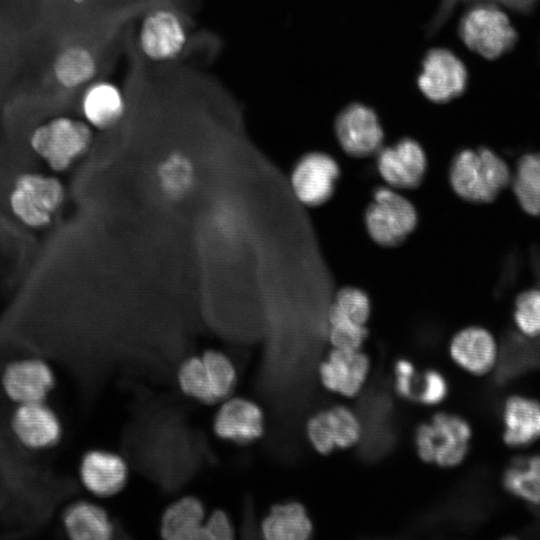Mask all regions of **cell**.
Here are the masks:
<instances>
[{"label":"cell","mask_w":540,"mask_h":540,"mask_svg":"<svg viewBox=\"0 0 540 540\" xmlns=\"http://www.w3.org/2000/svg\"><path fill=\"white\" fill-rule=\"evenodd\" d=\"M512 172L507 162L490 148L463 149L449 167V182L462 199L490 203L511 184Z\"/></svg>","instance_id":"6da1fadb"},{"label":"cell","mask_w":540,"mask_h":540,"mask_svg":"<svg viewBox=\"0 0 540 540\" xmlns=\"http://www.w3.org/2000/svg\"><path fill=\"white\" fill-rule=\"evenodd\" d=\"M473 438L470 422L456 413L438 412L414 434L417 456L425 463L454 468L467 458Z\"/></svg>","instance_id":"7a4b0ae2"},{"label":"cell","mask_w":540,"mask_h":540,"mask_svg":"<svg viewBox=\"0 0 540 540\" xmlns=\"http://www.w3.org/2000/svg\"><path fill=\"white\" fill-rule=\"evenodd\" d=\"M364 222L376 244L391 248L403 243L415 230L418 214L412 202L396 189L382 186L374 190Z\"/></svg>","instance_id":"3957f363"},{"label":"cell","mask_w":540,"mask_h":540,"mask_svg":"<svg viewBox=\"0 0 540 540\" xmlns=\"http://www.w3.org/2000/svg\"><path fill=\"white\" fill-rule=\"evenodd\" d=\"M464 44L476 54L495 59L508 52L517 40L508 15L493 4H478L468 10L460 23Z\"/></svg>","instance_id":"277c9868"},{"label":"cell","mask_w":540,"mask_h":540,"mask_svg":"<svg viewBox=\"0 0 540 540\" xmlns=\"http://www.w3.org/2000/svg\"><path fill=\"white\" fill-rule=\"evenodd\" d=\"M91 140V129L86 123L59 117L33 132L31 146L52 169L63 171L87 150Z\"/></svg>","instance_id":"5b68a950"},{"label":"cell","mask_w":540,"mask_h":540,"mask_svg":"<svg viewBox=\"0 0 540 540\" xmlns=\"http://www.w3.org/2000/svg\"><path fill=\"white\" fill-rule=\"evenodd\" d=\"M138 35L142 53L155 62L174 60L183 52L188 41L182 16L168 6H157L147 12Z\"/></svg>","instance_id":"8992f818"},{"label":"cell","mask_w":540,"mask_h":540,"mask_svg":"<svg viewBox=\"0 0 540 540\" xmlns=\"http://www.w3.org/2000/svg\"><path fill=\"white\" fill-rule=\"evenodd\" d=\"M305 427L310 445L321 455L351 448L359 443L363 434L359 416L345 405H334L314 413Z\"/></svg>","instance_id":"52a82bcc"},{"label":"cell","mask_w":540,"mask_h":540,"mask_svg":"<svg viewBox=\"0 0 540 540\" xmlns=\"http://www.w3.org/2000/svg\"><path fill=\"white\" fill-rule=\"evenodd\" d=\"M63 196L62 185L57 179L25 174L18 178L10 202L14 213L24 223L39 227L50 221Z\"/></svg>","instance_id":"ba28073f"},{"label":"cell","mask_w":540,"mask_h":540,"mask_svg":"<svg viewBox=\"0 0 540 540\" xmlns=\"http://www.w3.org/2000/svg\"><path fill=\"white\" fill-rule=\"evenodd\" d=\"M448 354L462 371L474 377H484L496 370L500 361V346L489 329L470 325L452 336Z\"/></svg>","instance_id":"9c48e42d"},{"label":"cell","mask_w":540,"mask_h":540,"mask_svg":"<svg viewBox=\"0 0 540 540\" xmlns=\"http://www.w3.org/2000/svg\"><path fill=\"white\" fill-rule=\"evenodd\" d=\"M5 396L15 403L42 402L56 385L52 367L38 357H25L9 362L1 373Z\"/></svg>","instance_id":"30bf717a"},{"label":"cell","mask_w":540,"mask_h":540,"mask_svg":"<svg viewBox=\"0 0 540 540\" xmlns=\"http://www.w3.org/2000/svg\"><path fill=\"white\" fill-rule=\"evenodd\" d=\"M464 63L447 49L427 53L418 76V87L429 100L446 103L461 95L467 84Z\"/></svg>","instance_id":"8fae6325"},{"label":"cell","mask_w":540,"mask_h":540,"mask_svg":"<svg viewBox=\"0 0 540 540\" xmlns=\"http://www.w3.org/2000/svg\"><path fill=\"white\" fill-rule=\"evenodd\" d=\"M340 168L336 160L322 152L302 156L291 173V186L298 200L307 206H319L334 193Z\"/></svg>","instance_id":"7c38bea8"},{"label":"cell","mask_w":540,"mask_h":540,"mask_svg":"<svg viewBox=\"0 0 540 540\" xmlns=\"http://www.w3.org/2000/svg\"><path fill=\"white\" fill-rule=\"evenodd\" d=\"M370 369V359L361 349L332 348L320 363L318 376L327 391L354 398L363 390Z\"/></svg>","instance_id":"4fadbf2b"},{"label":"cell","mask_w":540,"mask_h":540,"mask_svg":"<svg viewBox=\"0 0 540 540\" xmlns=\"http://www.w3.org/2000/svg\"><path fill=\"white\" fill-rule=\"evenodd\" d=\"M335 132L343 151L357 158L376 154L384 139L374 110L359 103L349 105L338 115Z\"/></svg>","instance_id":"5bb4252c"},{"label":"cell","mask_w":540,"mask_h":540,"mask_svg":"<svg viewBox=\"0 0 540 540\" xmlns=\"http://www.w3.org/2000/svg\"><path fill=\"white\" fill-rule=\"evenodd\" d=\"M10 426L17 441L33 451L50 449L63 436L61 419L45 401L16 405Z\"/></svg>","instance_id":"9a60e30c"},{"label":"cell","mask_w":540,"mask_h":540,"mask_svg":"<svg viewBox=\"0 0 540 540\" xmlns=\"http://www.w3.org/2000/svg\"><path fill=\"white\" fill-rule=\"evenodd\" d=\"M376 154L377 170L389 187L414 189L422 183L427 158L416 140L401 139L394 145L381 147Z\"/></svg>","instance_id":"2e32d148"},{"label":"cell","mask_w":540,"mask_h":540,"mask_svg":"<svg viewBox=\"0 0 540 540\" xmlns=\"http://www.w3.org/2000/svg\"><path fill=\"white\" fill-rule=\"evenodd\" d=\"M501 438L513 450H525L540 442V400L524 393L505 397L500 409Z\"/></svg>","instance_id":"e0dca14e"},{"label":"cell","mask_w":540,"mask_h":540,"mask_svg":"<svg viewBox=\"0 0 540 540\" xmlns=\"http://www.w3.org/2000/svg\"><path fill=\"white\" fill-rule=\"evenodd\" d=\"M79 478L87 491L98 497H110L120 492L128 480L126 461L117 453L88 450L81 457Z\"/></svg>","instance_id":"ac0fdd59"},{"label":"cell","mask_w":540,"mask_h":540,"mask_svg":"<svg viewBox=\"0 0 540 540\" xmlns=\"http://www.w3.org/2000/svg\"><path fill=\"white\" fill-rule=\"evenodd\" d=\"M213 429L215 434L223 440L249 444L264 433V413L260 406L251 400L231 398L217 411Z\"/></svg>","instance_id":"d6986e66"},{"label":"cell","mask_w":540,"mask_h":540,"mask_svg":"<svg viewBox=\"0 0 540 540\" xmlns=\"http://www.w3.org/2000/svg\"><path fill=\"white\" fill-rule=\"evenodd\" d=\"M62 526L73 540H108L114 534L107 511L88 500H77L68 505L62 514Z\"/></svg>","instance_id":"ffe728a7"},{"label":"cell","mask_w":540,"mask_h":540,"mask_svg":"<svg viewBox=\"0 0 540 540\" xmlns=\"http://www.w3.org/2000/svg\"><path fill=\"white\" fill-rule=\"evenodd\" d=\"M503 490L530 507H540V452L512 458L501 474Z\"/></svg>","instance_id":"44dd1931"},{"label":"cell","mask_w":540,"mask_h":540,"mask_svg":"<svg viewBox=\"0 0 540 540\" xmlns=\"http://www.w3.org/2000/svg\"><path fill=\"white\" fill-rule=\"evenodd\" d=\"M205 507L194 496L182 497L163 512L160 533L167 540H206L204 533Z\"/></svg>","instance_id":"7402d4cb"},{"label":"cell","mask_w":540,"mask_h":540,"mask_svg":"<svg viewBox=\"0 0 540 540\" xmlns=\"http://www.w3.org/2000/svg\"><path fill=\"white\" fill-rule=\"evenodd\" d=\"M313 531L307 510L298 501L273 505L261 522V533L267 540H307Z\"/></svg>","instance_id":"603a6c76"},{"label":"cell","mask_w":540,"mask_h":540,"mask_svg":"<svg viewBox=\"0 0 540 540\" xmlns=\"http://www.w3.org/2000/svg\"><path fill=\"white\" fill-rule=\"evenodd\" d=\"M126 110L123 93L111 82L90 85L82 97V111L89 124L109 129L120 122Z\"/></svg>","instance_id":"cb8c5ba5"},{"label":"cell","mask_w":540,"mask_h":540,"mask_svg":"<svg viewBox=\"0 0 540 540\" xmlns=\"http://www.w3.org/2000/svg\"><path fill=\"white\" fill-rule=\"evenodd\" d=\"M195 179L194 163L182 152H170L158 163L156 181L160 192L170 200L187 196L194 187Z\"/></svg>","instance_id":"d4e9b609"},{"label":"cell","mask_w":540,"mask_h":540,"mask_svg":"<svg viewBox=\"0 0 540 540\" xmlns=\"http://www.w3.org/2000/svg\"><path fill=\"white\" fill-rule=\"evenodd\" d=\"M56 80L65 88L73 89L89 82L97 72V62L92 52L82 46L63 50L53 66Z\"/></svg>","instance_id":"484cf974"},{"label":"cell","mask_w":540,"mask_h":540,"mask_svg":"<svg viewBox=\"0 0 540 540\" xmlns=\"http://www.w3.org/2000/svg\"><path fill=\"white\" fill-rule=\"evenodd\" d=\"M512 321L523 337L540 339V288H529L516 296Z\"/></svg>","instance_id":"4316f807"},{"label":"cell","mask_w":540,"mask_h":540,"mask_svg":"<svg viewBox=\"0 0 540 540\" xmlns=\"http://www.w3.org/2000/svg\"><path fill=\"white\" fill-rule=\"evenodd\" d=\"M211 391L218 402L231 394L236 383V370L231 360L223 353L207 350L202 355Z\"/></svg>","instance_id":"83f0119b"},{"label":"cell","mask_w":540,"mask_h":540,"mask_svg":"<svg viewBox=\"0 0 540 540\" xmlns=\"http://www.w3.org/2000/svg\"><path fill=\"white\" fill-rule=\"evenodd\" d=\"M177 379L187 396L205 404L216 403L201 356L187 358L178 369Z\"/></svg>","instance_id":"f1b7e54d"},{"label":"cell","mask_w":540,"mask_h":540,"mask_svg":"<svg viewBox=\"0 0 540 540\" xmlns=\"http://www.w3.org/2000/svg\"><path fill=\"white\" fill-rule=\"evenodd\" d=\"M371 313V303L366 292L347 286L341 288L335 295L328 315L341 317L360 325H366Z\"/></svg>","instance_id":"f546056e"},{"label":"cell","mask_w":540,"mask_h":540,"mask_svg":"<svg viewBox=\"0 0 540 540\" xmlns=\"http://www.w3.org/2000/svg\"><path fill=\"white\" fill-rule=\"evenodd\" d=\"M328 338L332 348L361 349L368 337L366 325L328 315Z\"/></svg>","instance_id":"4dcf8cb0"},{"label":"cell","mask_w":540,"mask_h":540,"mask_svg":"<svg viewBox=\"0 0 540 540\" xmlns=\"http://www.w3.org/2000/svg\"><path fill=\"white\" fill-rule=\"evenodd\" d=\"M449 393V383L442 372L434 368L419 374L415 399L426 406L442 403Z\"/></svg>","instance_id":"1f68e13d"},{"label":"cell","mask_w":540,"mask_h":540,"mask_svg":"<svg viewBox=\"0 0 540 540\" xmlns=\"http://www.w3.org/2000/svg\"><path fill=\"white\" fill-rule=\"evenodd\" d=\"M393 371L397 394L404 399H415L419 378L415 365L410 360L401 358L394 364Z\"/></svg>","instance_id":"d6a6232c"},{"label":"cell","mask_w":540,"mask_h":540,"mask_svg":"<svg viewBox=\"0 0 540 540\" xmlns=\"http://www.w3.org/2000/svg\"><path fill=\"white\" fill-rule=\"evenodd\" d=\"M512 178L540 188V152H530L522 155L516 164Z\"/></svg>","instance_id":"836d02e7"},{"label":"cell","mask_w":540,"mask_h":540,"mask_svg":"<svg viewBox=\"0 0 540 540\" xmlns=\"http://www.w3.org/2000/svg\"><path fill=\"white\" fill-rule=\"evenodd\" d=\"M206 540H229L234 536V529L227 513L222 509L214 510L204 522Z\"/></svg>","instance_id":"e575fe53"},{"label":"cell","mask_w":540,"mask_h":540,"mask_svg":"<svg viewBox=\"0 0 540 540\" xmlns=\"http://www.w3.org/2000/svg\"><path fill=\"white\" fill-rule=\"evenodd\" d=\"M510 185L522 210L531 216L539 217L540 188L527 185L513 178Z\"/></svg>","instance_id":"d590c367"},{"label":"cell","mask_w":540,"mask_h":540,"mask_svg":"<svg viewBox=\"0 0 540 540\" xmlns=\"http://www.w3.org/2000/svg\"><path fill=\"white\" fill-rule=\"evenodd\" d=\"M73 1L76 2V3H83V2H85L87 0H73Z\"/></svg>","instance_id":"8d00e7d4"}]
</instances>
